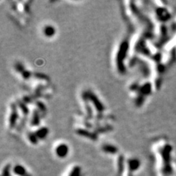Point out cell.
<instances>
[{
  "mask_svg": "<svg viewBox=\"0 0 176 176\" xmlns=\"http://www.w3.org/2000/svg\"><path fill=\"white\" fill-rule=\"evenodd\" d=\"M68 152H69V148L66 143H60L55 148L56 155L61 159L66 157L68 156Z\"/></svg>",
  "mask_w": 176,
  "mask_h": 176,
  "instance_id": "1",
  "label": "cell"
},
{
  "mask_svg": "<svg viewBox=\"0 0 176 176\" xmlns=\"http://www.w3.org/2000/svg\"><path fill=\"white\" fill-rule=\"evenodd\" d=\"M43 33L46 37H52L54 36L55 33H56V29L54 28V26L48 24L43 27Z\"/></svg>",
  "mask_w": 176,
  "mask_h": 176,
  "instance_id": "2",
  "label": "cell"
},
{
  "mask_svg": "<svg viewBox=\"0 0 176 176\" xmlns=\"http://www.w3.org/2000/svg\"><path fill=\"white\" fill-rule=\"evenodd\" d=\"M128 168L131 172H134L136 169H139L140 166V161L139 159H131L128 161Z\"/></svg>",
  "mask_w": 176,
  "mask_h": 176,
  "instance_id": "3",
  "label": "cell"
},
{
  "mask_svg": "<svg viewBox=\"0 0 176 176\" xmlns=\"http://www.w3.org/2000/svg\"><path fill=\"white\" fill-rule=\"evenodd\" d=\"M13 172L16 175L19 176H31L27 174L25 167H23L22 165H20V164H17L16 166H15L13 167Z\"/></svg>",
  "mask_w": 176,
  "mask_h": 176,
  "instance_id": "4",
  "label": "cell"
},
{
  "mask_svg": "<svg viewBox=\"0 0 176 176\" xmlns=\"http://www.w3.org/2000/svg\"><path fill=\"white\" fill-rule=\"evenodd\" d=\"M102 150L104 152L110 154H115L118 151V149L115 146L112 145H104L102 147Z\"/></svg>",
  "mask_w": 176,
  "mask_h": 176,
  "instance_id": "5",
  "label": "cell"
},
{
  "mask_svg": "<svg viewBox=\"0 0 176 176\" xmlns=\"http://www.w3.org/2000/svg\"><path fill=\"white\" fill-rule=\"evenodd\" d=\"M34 133L36 135L37 139H43L44 138H45V136L48 134V128L43 127V128H38V129H37L36 131L34 132Z\"/></svg>",
  "mask_w": 176,
  "mask_h": 176,
  "instance_id": "6",
  "label": "cell"
},
{
  "mask_svg": "<svg viewBox=\"0 0 176 176\" xmlns=\"http://www.w3.org/2000/svg\"><path fill=\"white\" fill-rule=\"evenodd\" d=\"M124 169V158L123 156H120L118 160V171L119 173L121 174Z\"/></svg>",
  "mask_w": 176,
  "mask_h": 176,
  "instance_id": "7",
  "label": "cell"
},
{
  "mask_svg": "<svg viewBox=\"0 0 176 176\" xmlns=\"http://www.w3.org/2000/svg\"><path fill=\"white\" fill-rule=\"evenodd\" d=\"M81 175V169L79 167H75L71 171L69 176H80Z\"/></svg>",
  "mask_w": 176,
  "mask_h": 176,
  "instance_id": "8",
  "label": "cell"
},
{
  "mask_svg": "<svg viewBox=\"0 0 176 176\" xmlns=\"http://www.w3.org/2000/svg\"><path fill=\"white\" fill-rule=\"evenodd\" d=\"M10 167L9 165L6 166L3 170L2 176H10Z\"/></svg>",
  "mask_w": 176,
  "mask_h": 176,
  "instance_id": "9",
  "label": "cell"
}]
</instances>
